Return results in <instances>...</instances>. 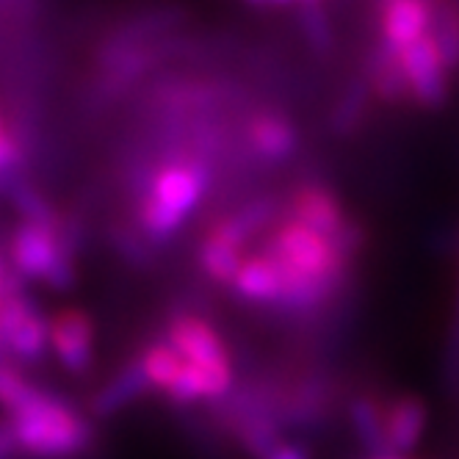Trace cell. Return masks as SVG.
Segmentation results:
<instances>
[{
	"label": "cell",
	"mask_w": 459,
	"mask_h": 459,
	"mask_svg": "<svg viewBox=\"0 0 459 459\" xmlns=\"http://www.w3.org/2000/svg\"><path fill=\"white\" fill-rule=\"evenodd\" d=\"M264 249L288 277V310H307L330 297L351 260L338 241L290 216L269 230Z\"/></svg>",
	"instance_id": "cell-1"
},
{
	"label": "cell",
	"mask_w": 459,
	"mask_h": 459,
	"mask_svg": "<svg viewBox=\"0 0 459 459\" xmlns=\"http://www.w3.org/2000/svg\"><path fill=\"white\" fill-rule=\"evenodd\" d=\"M211 186L208 163L203 158H175L150 178L142 205L139 230L152 244H167L203 205Z\"/></svg>",
	"instance_id": "cell-2"
},
{
	"label": "cell",
	"mask_w": 459,
	"mask_h": 459,
	"mask_svg": "<svg viewBox=\"0 0 459 459\" xmlns=\"http://www.w3.org/2000/svg\"><path fill=\"white\" fill-rule=\"evenodd\" d=\"M17 446L30 459H70L94 443V426L56 393L39 390L34 402L9 418Z\"/></svg>",
	"instance_id": "cell-3"
},
{
	"label": "cell",
	"mask_w": 459,
	"mask_h": 459,
	"mask_svg": "<svg viewBox=\"0 0 459 459\" xmlns=\"http://www.w3.org/2000/svg\"><path fill=\"white\" fill-rule=\"evenodd\" d=\"M167 343L203 377L211 399L221 402L233 387V354L216 326L194 313H180L167 324Z\"/></svg>",
	"instance_id": "cell-4"
},
{
	"label": "cell",
	"mask_w": 459,
	"mask_h": 459,
	"mask_svg": "<svg viewBox=\"0 0 459 459\" xmlns=\"http://www.w3.org/2000/svg\"><path fill=\"white\" fill-rule=\"evenodd\" d=\"M56 227L22 221L12 236L9 260L22 280H37L53 290H67L75 282V257L64 255Z\"/></svg>",
	"instance_id": "cell-5"
},
{
	"label": "cell",
	"mask_w": 459,
	"mask_h": 459,
	"mask_svg": "<svg viewBox=\"0 0 459 459\" xmlns=\"http://www.w3.org/2000/svg\"><path fill=\"white\" fill-rule=\"evenodd\" d=\"M288 216L338 241V247L349 257L359 249V241H363L359 238V227L346 213L341 196L324 183H302L293 188L290 203H288Z\"/></svg>",
	"instance_id": "cell-6"
},
{
	"label": "cell",
	"mask_w": 459,
	"mask_h": 459,
	"mask_svg": "<svg viewBox=\"0 0 459 459\" xmlns=\"http://www.w3.org/2000/svg\"><path fill=\"white\" fill-rule=\"evenodd\" d=\"M139 359H142V368L147 374L150 387L163 393L172 404L188 407L200 402H213L203 377L196 374L167 341L150 343Z\"/></svg>",
	"instance_id": "cell-7"
},
{
	"label": "cell",
	"mask_w": 459,
	"mask_h": 459,
	"mask_svg": "<svg viewBox=\"0 0 459 459\" xmlns=\"http://www.w3.org/2000/svg\"><path fill=\"white\" fill-rule=\"evenodd\" d=\"M410 86V100L420 108H440L448 94V67L440 58L437 48L429 37L418 39L415 45L396 50Z\"/></svg>",
	"instance_id": "cell-8"
},
{
	"label": "cell",
	"mask_w": 459,
	"mask_h": 459,
	"mask_svg": "<svg viewBox=\"0 0 459 459\" xmlns=\"http://www.w3.org/2000/svg\"><path fill=\"white\" fill-rule=\"evenodd\" d=\"M429 429V404L418 393H396L385 399L382 407V435L385 451L412 456Z\"/></svg>",
	"instance_id": "cell-9"
},
{
	"label": "cell",
	"mask_w": 459,
	"mask_h": 459,
	"mask_svg": "<svg viewBox=\"0 0 459 459\" xmlns=\"http://www.w3.org/2000/svg\"><path fill=\"white\" fill-rule=\"evenodd\" d=\"M230 290H233L241 302H249V305L285 307V302H288V277L266 249H257V252L247 255L244 266L238 269Z\"/></svg>",
	"instance_id": "cell-10"
},
{
	"label": "cell",
	"mask_w": 459,
	"mask_h": 459,
	"mask_svg": "<svg viewBox=\"0 0 459 459\" xmlns=\"http://www.w3.org/2000/svg\"><path fill=\"white\" fill-rule=\"evenodd\" d=\"M50 346L70 374H86L94 357V321L86 310H61L50 321Z\"/></svg>",
	"instance_id": "cell-11"
},
{
	"label": "cell",
	"mask_w": 459,
	"mask_h": 459,
	"mask_svg": "<svg viewBox=\"0 0 459 459\" xmlns=\"http://www.w3.org/2000/svg\"><path fill=\"white\" fill-rule=\"evenodd\" d=\"M249 155L264 163H282L299 147V134L293 122L277 111H257L247 122Z\"/></svg>",
	"instance_id": "cell-12"
},
{
	"label": "cell",
	"mask_w": 459,
	"mask_h": 459,
	"mask_svg": "<svg viewBox=\"0 0 459 459\" xmlns=\"http://www.w3.org/2000/svg\"><path fill=\"white\" fill-rule=\"evenodd\" d=\"M382 45L404 50L429 34V0H382Z\"/></svg>",
	"instance_id": "cell-13"
},
{
	"label": "cell",
	"mask_w": 459,
	"mask_h": 459,
	"mask_svg": "<svg viewBox=\"0 0 459 459\" xmlns=\"http://www.w3.org/2000/svg\"><path fill=\"white\" fill-rule=\"evenodd\" d=\"M147 390H150V382L142 368V359H134V363L119 368L100 390L94 393L89 410L94 418H114L117 412L134 404L136 399H142Z\"/></svg>",
	"instance_id": "cell-14"
},
{
	"label": "cell",
	"mask_w": 459,
	"mask_h": 459,
	"mask_svg": "<svg viewBox=\"0 0 459 459\" xmlns=\"http://www.w3.org/2000/svg\"><path fill=\"white\" fill-rule=\"evenodd\" d=\"M382 407L385 399L374 393H359L349 402V426L357 437L359 448L366 454H382L385 451V435H382Z\"/></svg>",
	"instance_id": "cell-15"
},
{
	"label": "cell",
	"mask_w": 459,
	"mask_h": 459,
	"mask_svg": "<svg viewBox=\"0 0 459 459\" xmlns=\"http://www.w3.org/2000/svg\"><path fill=\"white\" fill-rule=\"evenodd\" d=\"M371 86L374 91L382 97L385 103L390 106H399V103H407L410 100V86H407V75H404V67H402V58L399 53L382 45L377 53H374V61H371Z\"/></svg>",
	"instance_id": "cell-16"
},
{
	"label": "cell",
	"mask_w": 459,
	"mask_h": 459,
	"mask_svg": "<svg viewBox=\"0 0 459 459\" xmlns=\"http://www.w3.org/2000/svg\"><path fill=\"white\" fill-rule=\"evenodd\" d=\"M446 67L454 70L459 64V9L451 0H429V34Z\"/></svg>",
	"instance_id": "cell-17"
},
{
	"label": "cell",
	"mask_w": 459,
	"mask_h": 459,
	"mask_svg": "<svg viewBox=\"0 0 459 459\" xmlns=\"http://www.w3.org/2000/svg\"><path fill=\"white\" fill-rule=\"evenodd\" d=\"M48 346H50V321L39 313L37 305H30V310L22 316L17 330L12 333L9 341L12 357L22 359V363H37V359L45 357Z\"/></svg>",
	"instance_id": "cell-18"
},
{
	"label": "cell",
	"mask_w": 459,
	"mask_h": 459,
	"mask_svg": "<svg viewBox=\"0 0 459 459\" xmlns=\"http://www.w3.org/2000/svg\"><path fill=\"white\" fill-rule=\"evenodd\" d=\"M12 203H14V208H17V213L22 216L25 224H42V227H56L58 224L50 205L45 203V196L37 194L34 188L14 186L12 188Z\"/></svg>",
	"instance_id": "cell-19"
},
{
	"label": "cell",
	"mask_w": 459,
	"mask_h": 459,
	"mask_svg": "<svg viewBox=\"0 0 459 459\" xmlns=\"http://www.w3.org/2000/svg\"><path fill=\"white\" fill-rule=\"evenodd\" d=\"M39 393V387H34L30 382H25L14 368H9L6 363H0V407H6L9 412L22 410L25 404L34 402V396Z\"/></svg>",
	"instance_id": "cell-20"
},
{
	"label": "cell",
	"mask_w": 459,
	"mask_h": 459,
	"mask_svg": "<svg viewBox=\"0 0 459 459\" xmlns=\"http://www.w3.org/2000/svg\"><path fill=\"white\" fill-rule=\"evenodd\" d=\"M142 230H117L114 233V244L117 249L130 260V264H147V247L142 244Z\"/></svg>",
	"instance_id": "cell-21"
},
{
	"label": "cell",
	"mask_w": 459,
	"mask_h": 459,
	"mask_svg": "<svg viewBox=\"0 0 459 459\" xmlns=\"http://www.w3.org/2000/svg\"><path fill=\"white\" fill-rule=\"evenodd\" d=\"M264 459H313V454H310V448L305 446V443H299V440H282V443H277Z\"/></svg>",
	"instance_id": "cell-22"
},
{
	"label": "cell",
	"mask_w": 459,
	"mask_h": 459,
	"mask_svg": "<svg viewBox=\"0 0 459 459\" xmlns=\"http://www.w3.org/2000/svg\"><path fill=\"white\" fill-rule=\"evenodd\" d=\"M22 451L17 446L14 429L9 420H0V459H20Z\"/></svg>",
	"instance_id": "cell-23"
},
{
	"label": "cell",
	"mask_w": 459,
	"mask_h": 459,
	"mask_svg": "<svg viewBox=\"0 0 459 459\" xmlns=\"http://www.w3.org/2000/svg\"><path fill=\"white\" fill-rule=\"evenodd\" d=\"M17 158H20V150H17L14 139L4 130V134H0V175L9 172L17 163Z\"/></svg>",
	"instance_id": "cell-24"
},
{
	"label": "cell",
	"mask_w": 459,
	"mask_h": 459,
	"mask_svg": "<svg viewBox=\"0 0 459 459\" xmlns=\"http://www.w3.org/2000/svg\"><path fill=\"white\" fill-rule=\"evenodd\" d=\"M6 277H9V264H6V255H4V252H0V293H4Z\"/></svg>",
	"instance_id": "cell-25"
},
{
	"label": "cell",
	"mask_w": 459,
	"mask_h": 459,
	"mask_svg": "<svg viewBox=\"0 0 459 459\" xmlns=\"http://www.w3.org/2000/svg\"><path fill=\"white\" fill-rule=\"evenodd\" d=\"M363 459H412V456H404V454H393V451H382V454H366Z\"/></svg>",
	"instance_id": "cell-26"
},
{
	"label": "cell",
	"mask_w": 459,
	"mask_h": 459,
	"mask_svg": "<svg viewBox=\"0 0 459 459\" xmlns=\"http://www.w3.org/2000/svg\"><path fill=\"white\" fill-rule=\"evenodd\" d=\"M0 134H4V125H0Z\"/></svg>",
	"instance_id": "cell-27"
}]
</instances>
